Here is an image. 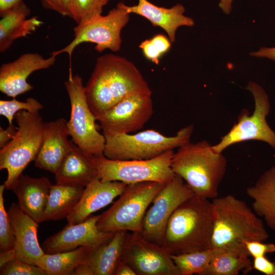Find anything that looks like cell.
<instances>
[{"label": "cell", "mask_w": 275, "mask_h": 275, "mask_svg": "<svg viewBox=\"0 0 275 275\" xmlns=\"http://www.w3.org/2000/svg\"><path fill=\"white\" fill-rule=\"evenodd\" d=\"M85 87L88 104L96 118L131 93L151 91L134 63L112 53L97 59Z\"/></svg>", "instance_id": "6da1fadb"}, {"label": "cell", "mask_w": 275, "mask_h": 275, "mask_svg": "<svg viewBox=\"0 0 275 275\" xmlns=\"http://www.w3.org/2000/svg\"><path fill=\"white\" fill-rule=\"evenodd\" d=\"M211 203L214 221L209 248L213 251L249 254L246 242L268 238L263 222L245 202L228 195L217 197Z\"/></svg>", "instance_id": "7a4b0ae2"}, {"label": "cell", "mask_w": 275, "mask_h": 275, "mask_svg": "<svg viewBox=\"0 0 275 275\" xmlns=\"http://www.w3.org/2000/svg\"><path fill=\"white\" fill-rule=\"evenodd\" d=\"M214 221L211 202L195 195L182 203L171 216L161 246L170 255L208 249Z\"/></svg>", "instance_id": "3957f363"}, {"label": "cell", "mask_w": 275, "mask_h": 275, "mask_svg": "<svg viewBox=\"0 0 275 275\" xmlns=\"http://www.w3.org/2000/svg\"><path fill=\"white\" fill-rule=\"evenodd\" d=\"M171 167L195 195L213 199L218 196L227 160L222 153L215 152L208 141L203 140L179 147L174 153Z\"/></svg>", "instance_id": "277c9868"}, {"label": "cell", "mask_w": 275, "mask_h": 275, "mask_svg": "<svg viewBox=\"0 0 275 275\" xmlns=\"http://www.w3.org/2000/svg\"><path fill=\"white\" fill-rule=\"evenodd\" d=\"M17 131L0 150V170L6 169V189L12 190L18 177L32 161L41 146L45 122L39 112L21 111L15 115Z\"/></svg>", "instance_id": "5b68a950"}, {"label": "cell", "mask_w": 275, "mask_h": 275, "mask_svg": "<svg viewBox=\"0 0 275 275\" xmlns=\"http://www.w3.org/2000/svg\"><path fill=\"white\" fill-rule=\"evenodd\" d=\"M193 130L194 126L189 125L172 136H165L154 129L134 134H105L103 155L113 160L152 159L189 142Z\"/></svg>", "instance_id": "8992f818"}, {"label": "cell", "mask_w": 275, "mask_h": 275, "mask_svg": "<svg viewBox=\"0 0 275 275\" xmlns=\"http://www.w3.org/2000/svg\"><path fill=\"white\" fill-rule=\"evenodd\" d=\"M164 184L148 181L127 185L119 198L100 215L98 228L106 232L140 233L149 206Z\"/></svg>", "instance_id": "52a82bcc"}, {"label": "cell", "mask_w": 275, "mask_h": 275, "mask_svg": "<svg viewBox=\"0 0 275 275\" xmlns=\"http://www.w3.org/2000/svg\"><path fill=\"white\" fill-rule=\"evenodd\" d=\"M173 150H169L152 159L113 160L103 154L91 155L100 178L104 181H118L127 185L142 182L166 184L175 174L172 170Z\"/></svg>", "instance_id": "ba28073f"}, {"label": "cell", "mask_w": 275, "mask_h": 275, "mask_svg": "<svg viewBox=\"0 0 275 275\" xmlns=\"http://www.w3.org/2000/svg\"><path fill=\"white\" fill-rule=\"evenodd\" d=\"M64 85L70 102V117L67 126L72 142L87 154H103L105 136L97 129L96 119L88 104L81 77L73 75L70 69Z\"/></svg>", "instance_id": "9c48e42d"}, {"label": "cell", "mask_w": 275, "mask_h": 275, "mask_svg": "<svg viewBox=\"0 0 275 275\" xmlns=\"http://www.w3.org/2000/svg\"><path fill=\"white\" fill-rule=\"evenodd\" d=\"M130 14L119 2L116 8L105 15H99L82 23L77 24L73 29L74 37L64 48L54 51L51 55L57 57L67 53L71 60L74 49L82 43L95 44V49L102 52L105 49L117 52L122 44L121 32L128 23Z\"/></svg>", "instance_id": "30bf717a"}, {"label": "cell", "mask_w": 275, "mask_h": 275, "mask_svg": "<svg viewBox=\"0 0 275 275\" xmlns=\"http://www.w3.org/2000/svg\"><path fill=\"white\" fill-rule=\"evenodd\" d=\"M245 89L254 97V111L250 115L247 110H242L236 123L218 143L212 146L216 152L222 153L232 145L249 140L265 142L275 149V132L266 120L270 108L268 96L260 85L253 81H250Z\"/></svg>", "instance_id": "8fae6325"}, {"label": "cell", "mask_w": 275, "mask_h": 275, "mask_svg": "<svg viewBox=\"0 0 275 275\" xmlns=\"http://www.w3.org/2000/svg\"><path fill=\"white\" fill-rule=\"evenodd\" d=\"M194 195L184 180L175 174L154 198L146 212L140 233L148 240L161 245L171 216L182 203Z\"/></svg>", "instance_id": "7c38bea8"}, {"label": "cell", "mask_w": 275, "mask_h": 275, "mask_svg": "<svg viewBox=\"0 0 275 275\" xmlns=\"http://www.w3.org/2000/svg\"><path fill=\"white\" fill-rule=\"evenodd\" d=\"M153 114L151 91H138L126 96L96 119L103 135L130 133L142 129Z\"/></svg>", "instance_id": "4fadbf2b"}, {"label": "cell", "mask_w": 275, "mask_h": 275, "mask_svg": "<svg viewBox=\"0 0 275 275\" xmlns=\"http://www.w3.org/2000/svg\"><path fill=\"white\" fill-rule=\"evenodd\" d=\"M122 260L136 275H181L168 251L140 233H127Z\"/></svg>", "instance_id": "5bb4252c"}, {"label": "cell", "mask_w": 275, "mask_h": 275, "mask_svg": "<svg viewBox=\"0 0 275 275\" xmlns=\"http://www.w3.org/2000/svg\"><path fill=\"white\" fill-rule=\"evenodd\" d=\"M99 215L90 216L76 224H68L61 231L47 238L42 248L46 254H54L86 247L91 251L109 240L115 233L100 230L97 226Z\"/></svg>", "instance_id": "9a60e30c"}, {"label": "cell", "mask_w": 275, "mask_h": 275, "mask_svg": "<svg viewBox=\"0 0 275 275\" xmlns=\"http://www.w3.org/2000/svg\"><path fill=\"white\" fill-rule=\"evenodd\" d=\"M56 57L51 55L45 58L38 53L30 52L21 55L13 62L3 64L0 68V91L15 98L32 90L33 87L27 81L28 77L36 71L52 66Z\"/></svg>", "instance_id": "2e32d148"}, {"label": "cell", "mask_w": 275, "mask_h": 275, "mask_svg": "<svg viewBox=\"0 0 275 275\" xmlns=\"http://www.w3.org/2000/svg\"><path fill=\"white\" fill-rule=\"evenodd\" d=\"M68 136L65 119L45 122L42 143L34 160L35 166L54 174L73 148L74 143L68 140Z\"/></svg>", "instance_id": "e0dca14e"}, {"label": "cell", "mask_w": 275, "mask_h": 275, "mask_svg": "<svg viewBox=\"0 0 275 275\" xmlns=\"http://www.w3.org/2000/svg\"><path fill=\"white\" fill-rule=\"evenodd\" d=\"M127 184L118 181H104L100 177L87 185L77 204L66 219L68 224H76L104 208L123 193Z\"/></svg>", "instance_id": "ac0fdd59"}, {"label": "cell", "mask_w": 275, "mask_h": 275, "mask_svg": "<svg viewBox=\"0 0 275 275\" xmlns=\"http://www.w3.org/2000/svg\"><path fill=\"white\" fill-rule=\"evenodd\" d=\"M7 211L15 238L13 249L16 258L36 265L38 259L45 254L37 237L39 223L15 203L10 205Z\"/></svg>", "instance_id": "d6986e66"}, {"label": "cell", "mask_w": 275, "mask_h": 275, "mask_svg": "<svg viewBox=\"0 0 275 275\" xmlns=\"http://www.w3.org/2000/svg\"><path fill=\"white\" fill-rule=\"evenodd\" d=\"M123 7L129 13L140 15L148 20L153 26L162 29L171 43L175 41L176 32L182 26H193L194 20L184 15L185 8L181 4H176L171 8L158 7L148 0H138V4Z\"/></svg>", "instance_id": "ffe728a7"}, {"label": "cell", "mask_w": 275, "mask_h": 275, "mask_svg": "<svg viewBox=\"0 0 275 275\" xmlns=\"http://www.w3.org/2000/svg\"><path fill=\"white\" fill-rule=\"evenodd\" d=\"M52 185L47 177L33 178L22 174L12 189L21 209L38 223L42 222Z\"/></svg>", "instance_id": "44dd1931"}, {"label": "cell", "mask_w": 275, "mask_h": 275, "mask_svg": "<svg viewBox=\"0 0 275 275\" xmlns=\"http://www.w3.org/2000/svg\"><path fill=\"white\" fill-rule=\"evenodd\" d=\"M31 10L23 0L6 12L0 20V52L7 50L14 41L34 32L43 22L37 17L27 18Z\"/></svg>", "instance_id": "7402d4cb"}, {"label": "cell", "mask_w": 275, "mask_h": 275, "mask_svg": "<svg viewBox=\"0 0 275 275\" xmlns=\"http://www.w3.org/2000/svg\"><path fill=\"white\" fill-rule=\"evenodd\" d=\"M54 174L57 184L84 187L99 177L91 155L85 153L74 143Z\"/></svg>", "instance_id": "603a6c76"}, {"label": "cell", "mask_w": 275, "mask_h": 275, "mask_svg": "<svg viewBox=\"0 0 275 275\" xmlns=\"http://www.w3.org/2000/svg\"><path fill=\"white\" fill-rule=\"evenodd\" d=\"M246 193L253 200L254 212L275 230V166L265 171L254 185L247 187Z\"/></svg>", "instance_id": "cb8c5ba5"}, {"label": "cell", "mask_w": 275, "mask_h": 275, "mask_svg": "<svg viewBox=\"0 0 275 275\" xmlns=\"http://www.w3.org/2000/svg\"><path fill=\"white\" fill-rule=\"evenodd\" d=\"M127 233L126 231H117L109 240L89 252L84 262L94 275H114L122 260Z\"/></svg>", "instance_id": "d4e9b609"}, {"label": "cell", "mask_w": 275, "mask_h": 275, "mask_svg": "<svg viewBox=\"0 0 275 275\" xmlns=\"http://www.w3.org/2000/svg\"><path fill=\"white\" fill-rule=\"evenodd\" d=\"M84 188L82 186L52 184L42 222L66 218L78 202Z\"/></svg>", "instance_id": "484cf974"}, {"label": "cell", "mask_w": 275, "mask_h": 275, "mask_svg": "<svg viewBox=\"0 0 275 275\" xmlns=\"http://www.w3.org/2000/svg\"><path fill=\"white\" fill-rule=\"evenodd\" d=\"M91 251L81 246L76 249L54 254H44L37 261L36 265L47 275L72 274L75 268L85 261Z\"/></svg>", "instance_id": "4316f807"}, {"label": "cell", "mask_w": 275, "mask_h": 275, "mask_svg": "<svg viewBox=\"0 0 275 275\" xmlns=\"http://www.w3.org/2000/svg\"><path fill=\"white\" fill-rule=\"evenodd\" d=\"M214 255L203 275H237L253 269V261L246 253L234 251H214Z\"/></svg>", "instance_id": "83f0119b"}, {"label": "cell", "mask_w": 275, "mask_h": 275, "mask_svg": "<svg viewBox=\"0 0 275 275\" xmlns=\"http://www.w3.org/2000/svg\"><path fill=\"white\" fill-rule=\"evenodd\" d=\"M214 251L205 250L171 255L174 263L181 275H203L214 255Z\"/></svg>", "instance_id": "f1b7e54d"}, {"label": "cell", "mask_w": 275, "mask_h": 275, "mask_svg": "<svg viewBox=\"0 0 275 275\" xmlns=\"http://www.w3.org/2000/svg\"><path fill=\"white\" fill-rule=\"evenodd\" d=\"M109 0H71L69 6L70 18L77 24L82 23L101 15L103 8Z\"/></svg>", "instance_id": "f546056e"}, {"label": "cell", "mask_w": 275, "mask_h": 275, "mask_svg": "<svg viewBox=\"0 0 275 275\" xmlns=\"http://www.w3.org/2000/svg\"><path fill=\"white\" fill-rule=\"evenodd\" d=\"M43 108V105L37 99L30 97L25 101L17 100L15 98L10 100H0V115L4 116L9 124H13L15 115L21 111L38 113Z\"/></svg>", "instance_id": "4dcf8cb0"}, {"label": "cell", "mask_w": 275, "mask_h": 275, "mask_svg": "<svg viewBox=\"0 0 275 275\" xmlns=\"http://www.w3.org/2000/svg\"><path fill=\"white\" fill-rule=\"evenodd\" d=\"M171 44L168 37L159 34L142 41L139 47L146 59L158 65L160 58L170 49Z\"/></svg>", "instance_id": "1f68e13d"}, {"label": "cell", "mask_w": 275, "mask_h": 275, "mask_svg": "<svg viewBox=\"0 0 275 275\" xmlns=\"http://www.w3.org/2000/svg\"><path fill=\"white\" fill-rule=\"evenodd\" d=\"M5 188L4 183L0 186V249L1 251L13 249L15 241L8 211L6 210L4 206V191Z\"/></svg>", "instance_id": "d6a6232c"}, {"label": "cell", "mask_w": 275, "mask_h": 275, "mask_svg": "<svg viewBox=\"0 0 275 275\" xmlns=\"http://www.w3.org/2000/svg\"><path fill=\"white\" fill-rule=\"evenodd\" d=\"M1 275H47L40 267L15 258L1 267Z\"/></svg>", "instance_id": "836d02e7"}, {"label": "cell", "mask_w": 275, "mask_h": 275, "mask_svg": "<svg viewBox=\"0 0 275 275\" xmlns=\"http://www.w3.org/2000/svg\"><path fill=\"white\" fill-rule=\"evenodd\" d=\"M246 248L250 256L253 258L265 256L266 254L275 253V244L265 243L262 241H252L245 243Z\"/></svg>", "instance_id": "e575fe53"}, {"label": "cell", "mask_w": 275, "mask_h": 275, "mask_svg": "<svg viewBox=\"0 0 275 275\" xmlns=\"http://www.w3.org/2000/svg\"><path fill=\"white\" fill-rule=\"evenodd\" d=\"M71 0H40L46 9L57 12L63 16L70 17L69 6Z\"/></svg>", "instance_id": "d590c367"}, {"label": "cell", "mask_w": 275, "mask_h": 275, "mask_svg": "<svg viewBox=\"0 0 275 275\" xmlns=\"http://www.w3.org/2000/svg\"><path fill=\"white\" fill-rule=\"evenodd\" d=\"M253 267L265 275H275V262L270 261L265 256L253 258Z\"/></svg>", "instance_id": "8d00e7d4"}, {"label": "cell", "mask_w": 275, "mask_h": 275, "mask_svg": "<svg viewBox=\"0 0 275 275\" xmlns=\"http://www.w3.org/2000/svg\"><path fill=\"white\" fill-rule=\"evenodd\" d=\"M17 131V127L13 124H9L6 129L0 127V147L3 148L15 135Z\"/></svg>", "instance_id": "74e56055"}, {"label": "cell", "mask_w": 275, "mask_h": 275, "mask_svg": "<svg viewBox=\"0 0 275 275\" xmlns=\"http://www.w3.org/2000/svg\"><path fill=\"white\" fill-rule=\"evenodd\" d=\"M252 56L261 58H267L275 62V47H261L257 51L251 52Z\"/></svg>", "instance_id": "f35d334b"}, {"label": "cell", "mask_w": 275, "mask_h": 275, "mask_svg": "<svg viewBox=\"0 0 275 275\" xmlns=\"http://www.w3.org/2000/svg\"><path fill=\"white\" fill-rule=\"evenodd\" d=\"M114 275H136L132 268L123 260L118 264Z\"/></svg>", "instance_id": "ab89813d"}, {"label": "cell", "mask_w": 275, "mask_h": 275, "mask_svg": "<svg viewBox=\"0 0 275 275\" xmlns=\"http://www.w3.org/2000/svg\"><path fill=\"white\" fill-rule=\"evenodd\" d=\"M16 258L14 249L2 251L0 253V267Z\"/></svg>", "instance_id": "60d3db41"}, {"label": "cell", "mask_w": 275, "mask_h": 275, "mask_svg": "<svg viewBox=\"0 0 275 275\" xmlns=\"http://www.w3.org/2000/svg\"><path fill=\"white\" fill-rule=\"evenodd\" d=\"M72 275H94L90 267L83 262L78 264L74 269Z\"/></svg>", "instance_id": "b9f144b4"}, {"label": "cell", "mask_w": 275, "mask_h": 275, "mask_svg": "<svg viewBox=\"0 0 275 275\" xmlns=\"http://www.w3.org/2000/svg\"><path fill=\"white\" fill-rule=\"evenodd\" d=\"M21 0H0V15L2 16L9 10Z\"/></svg>", "instance_id": "7bdbcfd3"}, {"label": "cell", "mask_w": 275, "mask_h": 275, "mask_svg": "<svg viewBox=\"0 0 275 275\" xmlns=\"http://www.w3.org/2000/svg\"><path fill=\"white\" fill-rule=\"evenodd\" d=\"M233 0H219V7L226 14H229L232 10Z\"/></svg>", "instance_id": "ee69618b"}]
</instances>
